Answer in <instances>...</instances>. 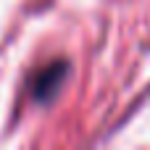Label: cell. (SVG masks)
I'll list each match as a JSON object with an SVG mask.
<instances>
[{"label": "cell", "instance_id": "6da1fadb", "mask_svg": "<svg viewBox=\"0 0 150 150\" xmlns=\"http://www.w3.org/2000/svg\"><path fill=\"white\" fill-rule=\"evenodd\" d=\"M63 76H66V63H50L47 69H42V71L34 76V82H32L34 98H37V100H50V98L55 95V90L61 87Z\"/></svg>", "mask_w": 150, "mask_h": 150}]
</instances>
